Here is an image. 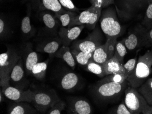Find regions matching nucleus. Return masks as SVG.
<instances>
[{"instance_id": "f257e3e1", "label": "nucleus", "mask_w": 152, "mask_h": 114, "mask_svg": "<svg viewBox=\"0 0 152 114\" xmlns=\"http://www.w3.org/2000/svg\"><path fill=\"white\" fill-rule=\"evenodd\" d=\"M152 72V50L139 56L135 68L126 79L128 86L133 88L140 86Z\"/></svg>"}, {"instance_id": "f03ea898", "label": "nucleus", "mask_w": 152, "mask_h": 114, "mask_svg": "<svg viewBox=\"0 0 152 114\" xmlns=\"http://www.w3.org/2000/svg\"><path fill=\"white\" fill-rule=\"evenodd\" d=\"M128 85L127 81L122 84L113 82L96 83L92 88V93L99 102H111L119 98Z\"/></svg>"}, {"instance_id": "7ed1b4c3", "label": "nucleus", "mask_w": 152, "mask_h": 114, "mask_svg": "<svg viewBox=\"0 0 152 114\" xmlns=\"http://www.w3.org/2000/svg\"><path fill=\"white\" fill-rule=\"evenodd\" d=\"M20 56L12 47L0 55V85L2 91L10 86V75Z\"/></svg>"}, {"instance_id": "20e7f679", "label": "nucleus", "mask_w": 152, "mask_h": 114, "mask_svg": "<svg viewBox=\"0 0 152 114\" xmlns=\"http://www.w3.org/2000/svg\"><path fill=\"white\" fill-rule=\"evenodd\" d=\"M99 20L101 28L107 38H118L121 35L123 31L122 25L113 7H109L102 11Z\"/></svg>"}, {"instance_id": "39448f33", "label": "nucleus", "mask_w": 152, "mask_h": 114, "mask_svg": "<svg viewBox=\"0 0 152 114\" xmlns=\"http://www.w3.org/2000/svg\"><path fill=\"white\" fill-rule=\"evenodd\" d=\"M102 9L99 6L92 5L88 9L74 17L68 28L85 25L89 30H93L99 20Z\"/></svg>"}, {"instance_id": "423d86ee", "label": "nucleus", "mask_w": 152, "mask_h": 114, "mask_svg": "<svg viewBox=\"0 0 152 114\" xmlns=\"http://www.w3.org/2000/svg\"><path fill=\"white\" fill-rule=\"evenodd\" d=\"M102 33L99 26L96 25L85 39L76 40L73 41L71 49H76L84 52H94L99 46L102 45Z\"/></svg>"}, {"instance_id": "0eeeda50", "label": "nucleus", "mask_w": 152, "mask_h": 114, "mask_svg": "<svg viewBox=\"0 0 152 114\" xmlns=\"http://www.w3.org/2000/svg\"><path fill=\"white\" fill-rule=\"evenodd\" d=\"M61 99L53 89L36 91L31 102L38 113H46L51 107Z\"/></svg>"}, {"instance_id": "6e6552de", "label": "nucleus", "mask_w": 152, "mask_h": 114, "mask_svg": "<svg viewBox=\"0 0 152 114\" xmlns=\"http://www.w3.org/2000/svg\"><path fill=\"white\" fill-rule=\"evenodd\" d=\"M124 102L132 114H142L148 104L136 88L129 86L124 91Z\"/></svg>"}, {"instance_id": "1a4fd4ad", "label": "nucleus", "mask_w": 152, "mask_h": 114, "mask_svg": "<svg viewBox=\"0 0 152 114\" xmlns=\"http://www.w3.org/2000/svg\"><path fill=\"white\" fill-rule=\"evenodd\" d=\"M118 38H107L104 44L99 46L93 53L92 60L98 63L102 64L113 57L115 45Z\"/></svg>"}, {"instance_id": "9d476101", "label": "nucleus", "mask_w": 152, "mask_h": 114, "mask_svg": "<svg viewBox=\"0 0 152 114\" xmlns=\"http://www.w3.org/2000/svg\"><path fill=\"white\" fill-rule=\"evenodd\" d=\"M147 29L142 25H139L129 33L126 38L124 39L125 46L129 51L143 47L144 36Z\"/></svg>"}, {"instance_id": "9b49d317", "label": "nucleus", "mask_w": 152, "mask_h": 114, "mask_svg": "<svg viewBox=\"0 0 152 114\" xmlns=\"http://www.w3.org/2000/svg\"><path fill=\"white\" fill-rule=\"evenodd\" d=\"M4 96L15 102H31L34 99L35 92L30 89L24 90L10 86L2 91Z\"/></svg>"}, {"instance_id": "f8f14e48", "label": "nucleus", "mask_w": 152, "mask_h": 114, "mask_svg": "<svg viewBox=\"0 0 152 114\" xmlns=\"http://www.w3.org/2000/svg\"><path fill=\"white\" fill-rule=\"evenodd\" d=\"M67 112L68 114H91L93 113V110L87 99L74 97L68 99Z\"/></svg>"}, {"instance_id": "ddd939ff", "label": "nucleus", "mask_w": 152, "mask_h": 114, "mask_svg": "<svg viewBox=\"0 0 152 114\" xmlns=\"http://www.w3.org/2000/svg\"><path fill=\"white\" fill-rule=\"evenodd\" d=\"M10 83L13 85L12 86L23 90L28 86V81L26 79L25 76L23 61L21 56L11 72Z\"/></svg>"}, {"instance_id": "4468645a", "label": "nucleus", "mask_w": 152, "mask_h": 114, "mask_svg": "<svg viewBox=\"0 0 152 114\" xmlns=\"http://www.w3.org/2000/svg\"><path fill=\"white\" fill-rule=\"evenodd\" d=\"M85 27V25H76L67 28L62 26L60 28L58 34L63 45L69 46L73 41L77 40Z\"/></svg>"}, {"instance_id": "2eb2a0df", "label": "nucleus", "mask_w": 152, "mask_h": 114, "mask_svg": "<svg viewBox=\"0 0 152 114\" xmlns=\"http://www.w3.org/2000/svg\"><path fill=\"white\" fill-rule=\"evenodd\" d=\"M61 46H63V43L59 36L51 37L39 43L37 46V51L54 55Z\"/></svg>"}, {"instance_id": "dca6fc26", "label": "nucleus", "mask_w": 152, "mask_h": 114, "mask_svg": "<svg viewBox=\"0 0 152 114\" xmlns=\"http://www.w3.org/2000/svg\"><path fill=\"white\" fill-rule=\"evenodd\" d=\"M29 103V102H28ZM27 102H15L9 105L8 113L9 114H37L38 113L35 108Z\"/></svg>"}, {"instance_id": "f3484780", "label": "nucleus", "mask_w": 152, "mask_h": 114, "mask_svg": "<svg viewBox=\"0 0 152 114\" xmlns=\"http://www.w3.org/2000/svg\"><path fill=\"white\" fill-rule=\"evenodd\" d=\"M25 58L24 60V67L27 75L31 74L32 68L37 63L38 58L37 54L31 49V44L27 43L25 48Z\"/></svg>"}, {"instance_id": "a211bd4d", "label": "nucleus", "mask_w": 152, "mask_h": 114, "mask_svg": "<svg viewBox=\"0 0 152 114\" xmlns=\"http://www.w3.org/2000/svg\"><path fill=\"white\" fill-rule=\"evenodd\" d=\"M102 65L106 76L112 74H125V70L123 66L124 64L113 57Z\"/></svg>"}, {"instance_id": "6ab92c4d", "label": "nucleus", "mask_w": 152, "mask_h": 114, "mask_svg": "<svg viewBox=\"0 0 152 114\" xmlns=\"http://www.w3.org/2000/svg\"><path fill=\"white\" fill-rule=\"evenodd\" d=\"M79 77L74 72H68L63 76L61 80V88L66 91H72L78 86Z\"/></svg>"}, {"instance_id": "aec40b11", "label": "nucleus", "mask_w": 152, "mask_h": 114, "mask_svg": "<svg viewBox=\"0 0 152 114\" xmlns=\"http://www.w3.org/2000/svg\"><path fill=\"white\" fill-rule=\"evenodd\" d=\"M53 56L63 60L72 70L75 69L76 62L69 47L64 45L61 46Z\"/></svg>"}, {"instance_id": "412c9836", "label": "nucleus", "mask_w": 152, "mask_h": 114, "mask_svg": "<svg viewBox=\"0 0 152 114\" xmlns=\"http://www.w3.org/2000/svg\"><path fill=\"white\" fill-rule=\"evenodd\" d=\"M39 12L48 10L55 13H62L66 11L61 6L58 0H41Z\"/></svg>"}, {"instance_id": "4be33fe9", "label": "nucleus", "mask_w": 152, "mask_h": 114, "mask_svg": "<svg viewBox=\"0 0 152 114\" xmlns=\"http://www.w3.org/2000/svg\"><path fill=\"white\" fill-rule=\"evenodd\" d=\"M40 17L47 29L51 32L56 31L58 26L55 16H53L48 10H45L42 12Z\"/></svg>"}, {"instance_id": "5701e85b", "label": "nucleus", "mask_w": 152, "mask_h": 114, "mask_svg": "<svg viewBox=\"0 0 152 114\" xmlns=\"http://www.w3.org/2000/svg\"><path fill=\"white\" fill-rule=\"evenodd\" d=\"M137 90L142 95L148 104L152 105V78L148 79Z\"/></svg>"}, {"instance_id": "b1692460", "label": "nucleus", "mask_w": 152, "mask_h": 114, "mask_svg": "<svg viewBox=\"0 0 152 114\" xmlns=\"http://www.w3.org/2000/svg\"><path fill=\"white\" fill-rule=\"evenodd\" d=\"M71 51L75 62L81 65L85 66L92 60L94 52H84L76 49H71Z\"/></svg>"}, {"instance_id": "393cba45", "label": "nucleus", "mask_w": 152, "mask_h": 114, "mask_svg": "<svg viewBox=\"0 0 152 114\" xmlns=\"http://www.w3.org/2000/svg\"><path fill=\"white\" fill-rule=\"evenodd\" d=\"M48 61L38 62L33 67L31 74L39 81H42L45 78L48 68Z\"/></svg>"}, {"instance_id": "a878e982", "label": "nucleus", "mask_w": 152, "mask_h": 114, "mask_svg": "<svg viewBox=\"0 0 152 114\" xmlns=\"http://www.w3.org/2000/svg\"><path fill=\"white\" fill-rule=\"evenodd\" d=\"M32 7L30 4L27 5L26 15L23 18L21 23V30L24 34L26 35H31L32 33V25L31 24L30 17Z\"/></svg>"}, {"instance_id": "bb28decb", "label": "nucleus", "mask_w": 152, "mask_h": 114, "mask_svg": "<svg viewBox=\"0 0 152 114\" xmlns=\"http://www.w3.org/2000/svg\"><path fill=\"white\" fill-rule=\"evenodd\" d=\"M84 66L86 71L93 73L100 78H103L106 76L102 65L94 62L93 60Z\"/></svg>"}, {"instance_id": "cd10ccee", "label": "nucleus", "mask_w": 152, "mask_h": 114, "mask_svg": "<svg viewBox=\"0 0 152 114\" xmlns=\"http://www.w3.org/2000/svg\"><path fill=\"white\" fill-rule=\"evenodd\" d=\"M77 16L75 12L66 11L64 12L55 13V17L59 20L63 27H68L73 17Z\"/></svg>"}, {"instance_id": "c85d7f7f", "label": "nucleus", "mask_w": 152, "mask_h": 114, "mask_svg": "<svg viewBox=\"0 0 152 114\" xmlns=\"http://www.w3.org/2000/svg\"><path fill=\"white\" fill-rule=\"evenodd\" d=\"M127 53V48L124 44V39L120 41H117L115 45L113 57L115 58L121 63L123 64L124 58Z\"/></svg>"}, {"instance_id": "c756f323", "label": "nucleus", "mask_w": 152, "mask_h": 114, "mask_svg": "<svg viewBox=\"0 0 152 114\" xmlns=\"http://www.w3.org/2000/svg\"><path fill=\"white\" fill-rule=\"evenodd\" d=\"M126 81V78L124 75L120 74H112L106 76L99 80L96 83H102L104 82H113L122 84Z\"/></svg>"}, {"instance_id": "7c9ffc66", "label": "nucleus", "mask_w": 152, "mask_h": 114, "mask_svg": "<svg viewBox=\"0 0 152 114\" xmlns=\"http://www.w3.org/2000/svg\"><path fill=\"white\" fill-rule=\"evenodd\" d=\"M141 25L147 29L152 28V2H149L148 4Z\"/></svg>"}, {"instance_id": "2f4dec72", "label": "nucleus", "mask_w": 152, "mask_h": 114, "mask_svg": "<svg viewBox=\"0 0 152 114\" xmlns=\"http://www.w3.org/2000/svg\"><path fill=\"white\" fill-rule=\"evenodd\" d=\"M137 53L138 52H137L136 56L134 58L129 60L125 64L123 65L124 68L125 70L124 76L126 77V79L131 74V73L133 72L135 68L137 62V59H138L137 58Z\"/></svg>"}, {"instance_id": "473e14b6", "label": "nucleus", "mask_w": 152, "mask_h": 114, "mask_svg": "<svg viewBox=\"0 0 152 114\" xmlns=\"http://www.w3.org/2000/svg\"><path fill=\"white\" fill-rule=\"evenodd\" d=\"M66 107L65 102L63 100H60L55 104L51 108L48 110V114H60Z\"/></svg>"}, {"instance_id": "72a5a7b5", "label": "nucleus", "mask_w": 152, "mask_h": 114, "mask_svg": "<svg viewBox=\"0 0 152 114\" xmlns=\"http://www.w3.org/2000/svg\"><path fill=\"white\" fill-rule=\"evenodd\" d=\"M61 6L66 11L72 12H79L80 9L76 7L72 0H58Z\"/></svg>"}, {"instance_id": "f704fd0d", "label": "nucleus", "mask_w": 152, "mask_h": 114, "mask_svg": "<svg viewBox=\"0 0 152 114\" xmlns=\"http://www.w3.org/2000/svg\"><path fill=\"white\" fill-rule=\"evenodd\" d=\"M138 0H123V6L128 13H130L137 9Z\"/></svg>"}, {"instance_id": "c9c22d12", "label": "nucleus", "mask_w": 152, "mask_h": 114, "mask_svg": "<svg viewBox=\"0 0 152 114\" xmlns=\"http://www.w3.org/2000/svg\"><path fill=\"white\" fill-rule=\"evenodd\" d=\"M110 113V114H132V112L129 110L124 102Z\"/></svg>"}, {"instance_id": "e433bc0d", "label": "nucleus", "mask_w": 152, "mask_h": 114, "mask_svg": "<svg viewBox=\"0 0 152 114\" xmlns=\"http://www.w3.org/2000/svg\"><path fill=\"white\" fill-rule=\"evenodd\" d=\"M152 46V28L147 30L143 40V47H150Z\"/></svg>"}, {"instance_id": "4c0bfd02", "label": "nucleus", "mask_w": 152, "mask_h": 114, "mask_svg": "<svg viewBox=\"0 0 152 114\" xmlns=\"http://www.w3.org/2000/svg\"><path fill=\"white\" fill-rule=\"evenodd\" d=\"M8 26L7 24V22L2 18L1 17L0 19V36L1 38H4L7 36L8 33Z\"/></svg>"}, {"instance_id": "58836bf2", "label": "nucleus", "mask_w": 152, "mask_h": 114, "mask_svg": "<svg viewBox=\"0 0 152 114\" xmlns=\"http://www.w3.org/2000/svg\"><path fill=\"white\" fill-rule=\"evenodd\" d=\"M114 0H94L92 5L99 6L102 8H105L107 6L114 3Z\"/></svg>"}, {"instance_id": "ea45409f", "label": "nucleus", "mask_w": 152, "mask_h": 114, "mask_svg": "<svg viewBox=\"0 0 152 114\" xmlns=\"http://www.w3.org/2000/svg\"><path fill=\"white\" fill-rule=\"evenodd\" d=\"M25 1H28V4L31 5L32 8L35 11L39 12L41 4V0H25Z\"/></svg>"}, {"instance_id": "a19ab883", "label": "nucleus", "mask_w": 152, "mask_h": 114, "mask_svg": "<svg viewBox=\"0 0 152 114\" xmlns=\"http://www.w3.org/2000/svg\"><path fill=\"white\" fill-rule=\"evenodd\" d=\"M148 1V0H138L137 5V9L147 6Z\"/></svg>"}, {"instance_id": "79ce46f5", "label": "nucleus", "mask_w": 152, "mask_h": 114, "mask_svg": "<svg viewBox=\"0 0 152 114\" xmlns=\"http://www.w3.org/2000/svg\"><path fill=\"white\" fill-rule=\"evenodd\" d=\"M142 114H152V105H148L147 107L144 110Z\"/></svg>"}, {"instance_id": "37998d69", "label": "nucleus", "mask_w": 152, "mask_h": 114, "mask_svg": "<svg viewBox=\"0 0 152 114\" xmlns=\"http://www.w3.org/2000/svg\"><path fill=\"white\" fill-rule=\"evenodd\" d=\"M4 94L2 92L1 89V91H0V102L2 103L4 101Z\"/></svg>"}, {"instance_id": "c03bdc74", "label": "nucleus", "mask_w": 152, "mask_h": 114, "mask_svg": "<svg viewBox=\"0 0 152 114\" xmlns=\"http://www.w3.org/2000/svg\"><path fill=\"white\" fill-rule=\"evenodd\" d=\"M149 2H152V0H148V4Z\"/></svg>"}, {"instance_id": "a18cd8bd", "label": "nucleus", "mask_w": 152, "mask_h": 114, "mask_svg": "<svg viewBox=\"0 0 152 114\" xmlns=\"http://www.w3.org/2000/svg\"><path fill=\"white\" fill-rule=\"evenodd\" d=\"M94 0H90V2H91V4H92V3H93V2H94Z\"/></svg>"}]
</instances>
